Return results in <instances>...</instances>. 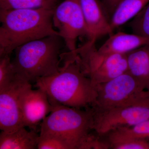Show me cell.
<instances>
[{
    "mask_svg": "<svg viewBox=\"0 0 149 149\" xmlns=\"http://www.w3.org/2000/svg\"><path fill=\"white\" fill-rule=\"evenodd\" d=\"M64 64L57 73L38 79L36 87L47 93L52 105L87 109L97 96L96 85L86 76L75 61L74 54L66 52Z\"/></svg>",
    "mask_w": 149,
    "mask_h": 149,
    "instance_id": "obj_1",
    "label": "cell"
},
{
    "mask_svg": "<svg viewBox=\"0 0 149 149\" xmlns=\"http://www.w3.org/2000/svg\"><path fill=\"white\" fill-rule=\"evenodd\" d=\"M54 9H0V57L33 40L59 35L54 29Z\"/></svg>",
    "mask_w": 149,
    "mask_h": 149,
    "instance_id": "obj_2",
    "label": "cell"
},
{
    "mask_svg": "<svg viewBox=\"0 0 149 149\" xmlns=\"http://www.w3.org/2000/svg\"><path fill=\"white\" fill-rule=\"evenodd\" d=\"M64 45L59 35H53L17 48L12 61L17 76L30 83L57 73L61 68L60 64Z\"/></svg>",
    "mask_w": 149,
    "mask_h": 149,
    "instance_id": "obj_3",
    "label": "cell"
},
{
    "mask_svg": "<svg viewBox=\"0 0 149 149\" xmlns=\"http://www.w3.org/2000/svg\"><path fill=\"white\" fill-rule=\"evenodd\" d=\"M50 113L40 124V134L54 135L67 141L73 149H86L93 131L91 107L81 109L53 105Z\"/></svg>",
    "mask_w": 149,
    "mask_h": 149,
    "instance_id": "obj_4",
    "label": "cell"
},
{
    "mask_svg": "<svg viewBox=\"0 0 149 149\" xmlns=\"http://www.w3.org/2000/svg\"><path fill=\"white\" fill-rule=\"evenodd\" d=\"M95 42L88 40L72 52L82 72L95 85L128 72L126 54L102 52L96 47Z\"/></svg>",
    "mask_w": 149,
    "mask_h": 149,
    "instance_id": "obj_5",
    "label": "cell"
},
{
    "mask_svg": "<svg viewBox=\"0 0 149 149\" xmlns=\"http://www.w3.org/2000/svg\"><path fill=\"white\" fill-rule=\"evenodd\" d=\"M97 96L91 107L109 108L141 106L149 107L145 88L129 72L96 85Z\"/></svg>",
    "mask_w": 149,
    "mask_h": 149,
    "instance_id": "obj_6",
    "label": "cell"
},
{
    "mask_svg": "<svg viewBox=\"0 0 149 149\" xmlns=\"http://www.w3.org/2000/svg\"><path fill=\"white\" fill-rule=\"evenodd\" d=\"M53 23L69 52L76 50L80 37H87L90 40L80 0H64L58 5L54 10Z\"/></svg>",
    "mask_w": 149,
    "mask_h": 149,
    "instance_id": "obj_7",
    "label": "cell"
},
{
    "mask_svg": "<svg viewBox=\"0 0 149 149\" xmlns=\"http://www.w3.org/2000/svg\"><path fill=\"white\" fill-rule=\"evenodd\" d=\"M93 129L99 136L124 127H131L149 119V107H116L99 108L91 107Z\"/></svg>",
    "mask_w": 149,
    "mask_h": 149,
    "instance_id": "obj_8",
    "label": "cell"
},
{
    "mask_svg": "<svg viewBox=\"0 0 149 149\" xmlns=\"http://www.w3.org/2000/svg\"><path fill=\"white\" fill-rule=\"evenodd\" d=\"M30 83L17 76L16 79L0 91V129L11 132L24 127L20 112L19 99L22 92Z\"/></svg>",
    "mask_w": 149,
    "mask_h": 149,
    "instance_id": "obj_9",
    "label": "cell"
},
{
    "mask_svg": "<svg viewBox=\"0 0 149 149\" xmlns=\"http://www.w3.org/2000/svg\"><path fill=\"white\" fill-rule=\"evenodd\" d=\"M19 105L24 127L37 132V126L50 113L53 107L47 93L39 88L32 90L31 85L22 93Z\"/></svg>",
    "mask_w": 149,
    "mask_h": 149,
    "instance_id": "obj_10",
    "label": "cell"
},
{
    "mask_svg": "<svg viewBox=\"0 0 149 149\" xmlns=\"http://www.w3.org/2000/svg\"><path fill=\"white\" fill-rule=\"evenodd\" d=\"M83 16L90 34L89 41L113 33L110 18L101 0H80Z\"/></svg>",
    "mask_w": 149,
    "mask_h": 149,
    "instance_id": "obj_11",
    "label": "cell"
},
{
    "mask_svg": "<svg viewBox=\"0 0 149 149\" xmlns=\"http://www.w3.org/2000/svg\"><path fill=\"white\" fill-rule=\"evenodd\" d=\"M149 44V38L135 33L118 32L109 35L99 50L107 54H126Z\"/></svg>",
    "mask_w": 149,
    "mask_h": 149,
    "instance_id": "obj_12",
    "label": "cell"
},
{
    "mask_svg": "<svg viewBox=\"0 0 149 149\" xmlns=\"http://www.w3.org/2000/svg\"><path fill=\"white\" fill-rule=\"evenodd\" d=\"M128 72L146 90L149 85V44L126 54Z\"/></svg>",
    "mask_w": 149,
    "mask_h": 149,
    "instance_id": "obj_13",
    "label": "cell"
},
{
    "mask_svg": "<svg viewBox=\"0 0 149 149\" xmlns=\"http://www.w3.org/2000/svg\"><path fill=\"white\" fill-rule=\"evenodd\" d=\"M22 127L11 132L1 131L0 149H37L40 134Z\"/></svg>",
    "mask_w": 149,
    "mask_h": 149,
    "instance_id": "obj_14",
    "label": "cell"
},
{
    "mask_svg": "<svg viewBox=\"0 0 149 149\" xmlns=\"http://www.w3.org/2000/svg\"><path fill=\"white\" fill-rule=\"evenodd\" d=\"M149 2V0H123L110 17L113 31L131 20Z\"/></svg>",
    "mask_w": 149,
    "mask_h": 149,
    "instance_id": "obj_15",
    "label": "cell"
},
{
    "mask_svg": "<svg viewBox=\"0 0 149 149\" xmlns=\"http://www.w3.org/2000/svg\"><path fill=\"white\" fill-rule=\"evenodd\" d=\"M101 137L107 149H149V141L125 136L114 130Z\"/></svg>",
    "mask_w": 149,
    "mask_h": 149,
    "instance_id": "obj_16",
    "label": "cell"
},
{
    "mask_svg": "<svg viewBox=\"0 0 149 149\" xmlns=\"http://www.w3.org/2000/svg\"><path fill=\"white\" fill-rule=\"evenodd\" d=\"M59 0H0V9L47 8L54 9Z\"/></svg>",
    "mask_w": 149,
    "mask_h": 149,
    "instance_id": "obj_17",
    "label": "cell"
},
{
    "mask_svg": "<svg viewBox=\"0 0 149 149\" xmlns=\"http://www.w3.org/2000/svg\"><path fill=\"white\" fill-rule=\"evenodd\" d=\"M128 24L133 33L149 38V2Z\"/></svg>",
    "mask_w": 149,
    "mask_h": 149,
    "instance_id": "obj_18",
    "label": "cell"
},
{
    "mask_svg": "<svg viewBox=\"0 0 149 149\" xmlns=\"http://www.w3.org/2000/svg\"><path fill=\"white\" fill-rule=\"evenodd\" d=\"M10 56L0 57V91L9 86L17 77Z\"/></svg>",
    "mask_w": 149,
    "mask_h": 149,
    "instance_id": "obj_19",
    "label": "cell"
},
{
    "mask_svg": "<svg viewBox=\"0 0 149 149\" xmlns=\"http://www.w3.org/2000/svg\"><path fill=\"white\" fill-rule=\"evenodd\" d=\"M37 149H73L72 146L63 139L49 134H40Z\"/></svg>",
    "mask_w": 149,
    "mask_h": 149,
    "instance_id": "obj_20",
    "label": "cell"
},
{
    "mask_svg": "<svg viewBox=\"0 0 149 149\" xmlns=\"http://www.w3.org/2000/svg\"><path fill=\"white\" fill-rule=\"evenodd\" d=\"M115 130L125 136L149 141V119L131 127H122Z\"/></svg>",
    "mask_w": 149,
    "mask_h": 149,
    "instance_id": "obj_21",
    "label": "cell"
},
{
    "mask_svg": "<svg viewBox=\"0 0 149 149\" xmlns=\"http://www.w3.org/2000/svg\"><path fill=\"white\" fill-rule=\"evenodd\" d=\"M123 0H101L110 18L114 10Z\"/></svg>",
    "mask_w": 149,
    "mask_h": 149,
    "instance_id": "obj_22",
    "label": "cell"
},
{
    "mask_svg": "<svg viewBox=\"0 0 149 149\" xmlns=\"http://www.w3.org/2000/svg\"><path fill=\"white\" fill-rule=\"evenodd\" d=\"M146 92L147 100H148V103L149 106V85L146 90Z\"/></svg>",
    "mask_w": 149,
    "mask_h": 149,
    "instance_id": "obj_23",
    "label": "cell"
}]
</instances>
